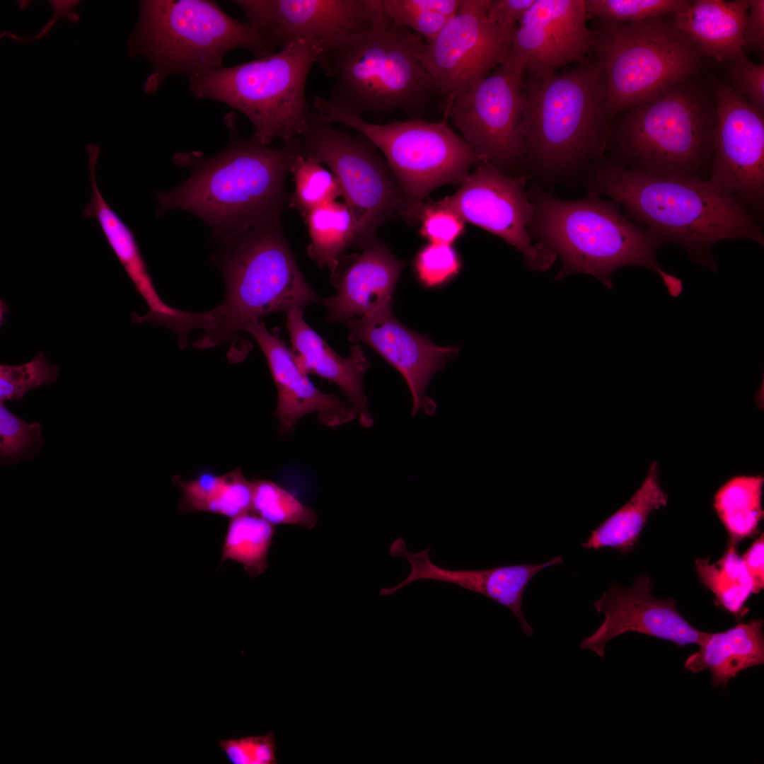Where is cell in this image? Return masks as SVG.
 <instances>
[{"label":"cell","mask_w":764,"mask_h":764,"mask_svg":"<svg viewBox=\"0 0 764 764\" xmlns=\"http://www.w3.org/2000/svg\"><path fill=\"white\" fill-rule=\"evenodd\" d=\"M173 482L181 492V512L206 511L232 519L252 511L253 482L241 468L220 475L204 472L189 480L177 475Z\"/></svg>","instance_id":"obj_29"},{"label":"cell","mask_w":764,"mask_h":764,"mask_svg":"<svg viewBox=\"0 0 764 764\" xmlns=\"http://www.w3.org/2000/svg\"><path fill=\"white\" fill-rule=\"evenodd\" d=\"M286 326L291 340V353L300 369L336 384L345 394L358 413L360 424L372 426L374 419L369 410L363 380L370 362L359 345L351 347L348 357L338 354L306 322L303 308L286 313Z\"/></svg>","instance_id":"obj_24"},{"label":"cell","mask_w":764,"mask_h":764,"mask_svg":"<svg viewBox=\"0 0 764 764\" xmlns=\"http://www.w3.org/2000/svg\"><path fill=\"white\" fill-rule=\"evenodd\" d=\"M490 0H463L435 38L417 53L441 95L448 100L487 76L504 59L514 31L487 16Z\"/></svg>","instance_id":"obj_14"},{"label":"cell","mask_w":764,"mask_h":764,"mask_svg":"<svg viewBox=\"0 0 764 764\" xmlns=\"http://www.w3.org/2000/svg\"><path fill=\"white\" fill-rule=\"evenodd\" d=\"M668 500L659 481L657 463L651 464L645 479L630 499L593 530L581 546L598 550L610 548L625 555L637 545L649 514Z\"/></svg>","instance_id":"obj_28"},{"label":"cell","mask_w":764,"mask_h":764,"mask_svg":"<svg viewBox=\"0 0 764 764\" xmlns=\"http://www.w3.org/2000/svg\"><path fill=\"white\" fill-rule=\"evenodd\" d=\"M753 582V593L764 586V534L762 533L741 557Z\"/></svg>","instance_id":"obj_46"},{"label":"cell","mask_w":764,"mask_h":764,"mask_svg":"<svg viewBox=\"0 0 764 764\" xmlns=\"http://www.w3.org/2000/svg\"><path fill=\"white\" fill-rule=\"evenodd\" d=\"M431 545L413 553L407 550L403 538L395 539L389 551L393 557H403L410 564L408 576L391 588H382L380 596L391 595L403 587L418 580H434L451 583L486 596L509 608L519 620L521 629L527 636H533V630L526 620L522 610L524 591L532 578L540 571L562 563L556 556L540 564H519L495 567L487 569H448L434 564L429 558Z\"/></svg>","instance_id":"obj_22"},{"label":"cell","mask_w":764,"mask_h":764,"mask_svg":"<svg viewBox=\"0 0 764 764\" xmlns=\"http://www.w3.org/2000/svg\"><path fill=\"white\" fill-rule=\"evenodd\" d=\"M749 0H697L672 22L708 57L728 61L743 52Z\"/></svg>","instance_id":"obj_26"},{"label":"cell","mask_w":764,"mask_h":764,"mask_svg":"<svg viewBox=\"0 0 764 764\" xmlns=\"http://www.w3.org/2000/svg\"><path fill=\"white\" fill-rule=\"evenodd\" d=\"M685 0H584L589 17L600 23L622 24L673 14L686 8Z\"/></svg>","instance_id":"obj_37"},{"label":"cell","mask_w":764,"mask_h":764,"mask_svg":"<svg viewBox=\"0 0 764 764\" xmlns=\"http://www.w3.org/2000/svg\"><path fill=\"white\" fill-rule=\"evenodd\" d=\"M274 526L253 511L230 519L222 546L221 562L231 560L243 565L250 577L267 569Z\"/></svg>","instance_id":"obj_33"},{"label":"cell","mask_w":764,"mask_h":764,"mask_svg":"<svg viewBox=\"0 0 764 764\" xmlns=\"http://www.w3.org/2000/svg\"><path fill=\"white\" fill-rule=\"evenodd\" d=\"M98 158L96 154L89 155L88 171L91 194L83 216L98 222L110 247L148 305V312L144 316L134 313L132 322L166 326L180 310L167 305L159 296L133 231L102 195L96 173Z\"/></svg>","instance_id":"obj_25"},{"label":"cell","mask_w":764,"mask_h":764,"mask_svg":"<svg viewBox=\"0 0 764 764\" xmlns=\"http://www.w3.org/2000/svg\"><path fill=\"white\" fill-rule=\"evenodd\" d=\"M313 107L323 120L357 130L382 152L402 190L406 209L423 202L441 185H461L470 169L482 160L450 128L446 115L437 122L412 119L378 125L338 109L321 97H315Z\"/></svg>","instance_id":"obj_11"},{"label":"cell","mask_w":764,"mask_h":764,"mask_svg":"<svg viewBox=\"0 0 764 764\" xmlns=\"http://www.w3.org/2000/svg\"><path fill=\"white\" fill-rule=\"evenodd\" d=\"M393 305L345 323L348 340L368 345L403 376L412 398V415H432L436 404L425 395L432 376L458 354L453 347H439L401 323Z\"/></svg>","instance_id":"obj_20"},{"label":"cell","mask_w":764,"mask_h":764,"mask_svg":"<svg viewBox=\"0 0 764 764\" xmlns=\"http://www.w3.org/2000/svg\"><path fill=\"white\" fill-rule=\"evenodd\" d=\"M521 97L523 174L532 183H572L605 157L612 122L591 52L572 68L523 81Z\"/></svg>","instance_id":"obj_3"},{"label":"cell","mask_w":764,"mask_h":764,"mask_svg":"<svg viewBox=\"0 0 764 764\" xmlns=\"http://www.w3.org/2000/svg\"><path fill=\"white\" fill-rule=\"evenodd\" d=\"M456 192L427 205L447 209L489 231L521 253L526 266L545 271L557 257L538 243H533L528 228L533 206L524 175H507L485 160L475 165Z\"/></svg>","instance_id":"obj_15"},{"label":"cell","mask_w":764,"mask_h":764,"mask_svg":"<svg viewBox=\"0 0 764 764\" xmlns=\"http://www.w3.org/2000/svg\"><path fill=\"white\" fill-rule=\"evenodd\" d=\"M736 546L729 543L723 556L714 563L710 564L707 557L698 558L695 564L700 580L720 606L739 617L745 615V603L753 593L752 580Z\"/></svg>","instance_id":"obj_32"},{"label":"cell","mask_w":764,"mask_h":764,"mask_svg":"<svg viewBox=\"0 0 764 764\" xmlns=\"http://www.w3.org/2000/svg\"><path fill=\"white\" fill-rule=\"evenodd\" d=\"M390 20L432 40L456 14L462 0H382Z\"/></svg>","instance_id":"obj_35"},{"label":"cell","mask_w":764,"mask_h":764,"mask_svg":"<svg viewBox=\"0 0 764 764\" xmlns=\"http://www.w3.org/2000/svg\"><path fill=\"white\" fill-rule=\"evenodd\" d=\"M535 0H490L487 16L493 23L515 29Z\"/></svg>","instance_id":"obj_44"},{"label":"cell","mask_w":764,"mask_h":764,"mask_svg":"<svg viewBox=\"0 0 764 764\" xmlns=\"http://www.w3.org/2000/svg\"><path fill=\"white\" fill-rule=\"evenodd\" d=\"M127 44L131 57L142 56L153 66L144 84L149 94L171 75L190 77L222 66L233 49L257 58L277 52L248 21L233 18L207 0L139 1L138 22Z\"/></svg>","instance_id":"obj_8"},{"label":"cell","mask_w":764,"mask_h":764,"mask_svg":"<svg viewBox=\"0 0 764 764\" xmlns=\"http://www.w3.org/2000/svg\"><path fill=\"white\" fill-rule=\"evenodd\" d=\"M59 371L42 352L20 365H0V403L20 401L28 391L55 383Z\"/></svg>","instance_id":"obj_39"},{"label":"cell","mask_w":764,"mask_h":764,"mask_svg":"<svg viewBox=\"0 0 764 764\" xmlns=\"http://www.w3.org/2000/svg\"><path fill=\"white\" fill-rule=\"evenodd\" d=\"M276 51L297 40L319 42L320 57L339 48L383 13L382 0H236ZM319 57V58H320Z\"/></svg>","instance_id":"obj_17"},{"label":"cell","mask_w":764,"mask_h":764,"mask_svg":"<svg viewBox=\"0 0 764 764\" xmlns=\"http://www.w3.org/2000/svg\"><path fill=\"white\" fill-rule=\"evenodd\" d=\"M424 42L384 11L343 45L318 59L317 64L333 81L326 100L360 117L398 110L422 112L436 95H441L417 59Z\"/></svg>","instance_id":"obj_6"},{"label":"cell","mask_w":764,"mask_h":764,"mask_svg":"<svg viewBox=\"0 0 764 764\" xmlns=\"http://www.w3.org/2000/svg\"><path fill=\"white\" fill-rule=\"evenodd\" d=\"M290 173L293 175L294 191L289 199V206L303 217L311 210L342 196L333 173L313 158L300 154L294 161Z\"/></svg>","instance_id":"obj_34"},{"label":"cell","mask_w":764,"mask_h":764,"mask_svg":"<svg viewBox=\"0 0 764 764\" xmlns=\"http://www.w3.org/2000/svg\"><path fill=\"white\" fill-rule=\"evenodd\" d=\"M405 265L379 241L360 255H345L330 276L337 292L323 301L328 320L345 323L393 305L394 289Z\"/></svg>","instance_id":"obj_23"},{"label":"cell","mask_w":764,"mask_h":764,"mask_svg":"<svg viewBox=\"0 0 764 764\" xmlns=\"http://www.w3.org/2000/svg\"><path fill=\"white\" fill-rule=\"evenodd\" d=\"M587 192L606 196L660 245L675 244L699 265L717 272L712 247L724 239L764 245L759 221L736 198L707 180L655 175L615 164L606 157L581 178Z\"/></svg>","instance_id":"obj_2"},{"label":"cell","mask_w":764,"mask_h":764,"mask_svg":"<svg viewBox=\"0 0 764 764\" xmlns=\"http://www.w3.org/2000/svg\"><path fill=\"white\" fill-rule=\"evenodd\" d=\"M591 53L604 79L608 119L696 74L702 53L664 16L632 23H600L591 30Z\"/></svg>","instance_id":"obj_10"},{"label":"cell","mask_w":764,"mask_h":764,"mask_svg":"<svg viewBox=\"0 0 764 764\" xmlns=\"http://www.w3.org/2000/svg\"><path fill=\"white\" fill-rule=\"evenodd\" d=\"M407 222H421L420 233L432 243L451 245L464 231L465 221L453 211L427 205L424 201L407 208Z\"/></svg>","instance_id":"obj_40"},{"label":"cell","mask_w":764,"mask_h":764,"mask_svg":"<svg viewBox=\"0 0 764 764\" xmlns=\"http://www.w3.org/2000/svg\"><path fill=\"white\" fill-rule=\"evenodd\" d=\"M301 154L325 164L335 175L356 227V247L378 242L377 228L407 207L402 190L378 149L362 134L351 135L323 120L313 108Z\"/></svg>","instance_id":"obj_12"},{"label":"cell","mask_w":764,"mask_h":764,"mask_svg":"<svg viewBox=\"0 0 764 764\" xmlns=\"http://www.w3.org/2000/svg\"><path fill=\"white\" fill-rule=\"evenodd\" d=\"M42 426L38 422L29 424L0 403V457L1 464L8 466L21 460L33 458L43 445Z\"/></svg>","instance_id":"obj_38"},{"label":"cell","mask_w":764,"mask_h":764,"mask_svg":"<svg viewBox=\"0 0 764 764\" xmlns=\"http://www.w3.org/2000/svg\"><path fill=\"white\" fill-rule=\"evenodd\" d=\"M763 627L761 619H752L724 632H707L684 668L693 673L708 669L712 687L725 688L741 671L764 663Z\"/></svg>","instance_id":"obj_27"},{"label":"cell","mask_w":764,"mask_h":764,"mask_svg":"<svg viewBox=\"0 0 764 764\" xmlns=\"http://www.w3.org/2000/svg\"><path fill=\"white\" fill-rule=\"evenodd\" d=\"M584 0H535L517 24L501 65L523 78L548 77L591 52Z\"/></svg>","instance_id":"obj_18"},{"label":"cell","mask_w":764,"mask_h":764,"mask_svg":"<svg viewBox=\"0 0 764 764\" xmlns=\"http://www.w3.org/2000/svg\"><path fill=\"white\" fill-rule=\"evenodd\" d=\"M253 482L252 511L271 524L299 525L313 528L316 512L277 483L259 479Z\"/></svg>","instance_id":"obj_36"},{"label":"cell","mask_w":764,"mask_h":764,"mask_svg":"<svg viewBox=\"0 0 764 764\" xmlns=\"http://www.w3.org/2000/svg\"><path fill=\"white\" fill-rule=\"evenodd\" d=\"M310 238L309 257L330 276L336 271L345 253L356 244L353 216L345 202L333 201L318 207L304 217Z\"/></svg>","instance_id":"obj_30"},{"label":"cell","mask_w":764,"mask_h":764,"mask_svg":"<svg viewBox=\"0 0 764 764\" xmlns=\"http://www.w3.org/2000/svg\"><path fill=\"white\" fill-rule=\"evenodd\" d=\"M652 586L647 574L637 576L628 588L611 584L594 603L596 611L604 614V620L581 641L580 648L603 658L606 644L629 632L671 641L679 647L698 645L707 632L695 628L680 614L673 598H655L651 592Z\"/></svg>","instance_id":"obj_19"},{"label":"cell","mask_w":764,"mask_h":764,"mask_svg":"<svg viewBox=\"0 0 764 764\" xmlns=\"http://www.w3.org/2000/svg\"><path fill=\"white\" fill-rule=\"evenodd\" d=\"M224 122L226 146L212 157L199 151L175 155V163L191 170L190 177L154 192L158 216L173 209L192 213L209 225L214 242L282 216L289 202L286 176L301 151V137L270 146L253 135L243 138L233 112Z\"/></svg>","instance_id":"obj_1"},{"label":"cell","mask_w":764,"mask_h":764,"mask_svg":"<svg viewBox=\"0 0 764 764\" xmlns=\"http://www.w3.org/2000/svg\"><path fill=\"white\" fill-rule=\"evenodd\" d=\"M460 267V258L451 245L431 243L419 251L415 260L417 276L427 287L445 284L458 274Z\"/></svg>","instance_id":"obj_41"},{"label":"cell","mask_w":764,"mask_h":764,"mask_svg":"<svg viewBox=\"0 0 764 764\" xmlns=\"http://www.w3.org/2000/svg\"><path fill=\"white\" fill-rule=\"evenodd\" d=\"M323 52L317 40H297L248 62L194 74L190 90L197 98L216 100L242 112L260 143L284 142L308 130L313 108L306 100V83Z\"/></svg>","instance_id":"obj_9"},{"label":"cell","mask_w":764,"mask_h":764,"mask_svg":"<svg viewBox=\"0 0 764 764\" xmlns=\"http://www.w3.org/2000/svg\"><path fill=\"white\" fill-rule=\"evenodd\" d=\"M522 88L523 78L500 64L444 109L478 155L510 175H523Z\"/></svg>","instance_id":"obj_13"},{"label":"cell","mask_w":764,"mask_h":764,"mask_svg":"<svg viewBox=\"0 0 764 764\" xmlns=\"http://www.w3.org/2000/svg\"><path fill=\"white\" fill-rule=\"evenodd\" d=\"M248 332L263 352L277 387L275 415L280 434H289L301 417L316 412L319 422L337 427L358 418L355 407L348 400L323 393L303 373L285 342L275 332H270L262 320L249 322Z\"/></svg>","instance_id":"obj_21"},{"label":"cell","mask_w":764,"mask_h":764,"mask_svg":"<svg viewBox=\"0 0 764 764\" xmlns=\"http://www.w3.org/2000/svg\"><path fill=\"white\" fill-rule=\"evenodd\" d=\"M528 195L533 206L528 233L560 259L557 280L587 274L611 289L613 274L635 265L652 271L666 286L671 283L673 275L657 262L658 240L630 221L616 202L590 192L577 199H562L535 183Z\"/></svg>","instance_id":"obj_5"},{"label":"cell","mask_w":764,"mask_h":764,"mask_svg":"<svg viewBox=\"0 0 764 764\" xmlns=\"http://www.w3.org/2000/svg\"><path fill=\"white\" fill-rule=\"evenodd\" d=\"M212 260L224 279L226 294L212 310L193 313V342L207 349L235 341L250 321L313 305L323 297L301 272L284 233L282 216L215 242Z\"/></svg>","instance_id":"obj_4"},{"label":"cell","mask_w":764,"mask_h":764,"mask_svg":"<svg viewBox=\"0 0 764 764\" xmlns=\"http://www.w3.org/2000/svg\"><path fill=\"white\" fill-rule=\"evenodd\" d=\"M743 47L759 51L764 47V1L749 0L743 35Z\"/></svg>","instance_id":"obj_45"},{"label":"cell","mask_w":764,"mask_h":764,"mask_svg":"<svg viewBox=\"0 0 764 764\" xmlns=\"http://www.w3.org/2000/svg\"><path fill=\"white\" fill-rule=\"evenodd\" d=\"M760 475H739L727 481L715 493L713 507L725 527L729 543L756 533L763 519Z\"/></svg>","instance_id":"obj_31"},{"label":"cell","mask_w":764,"mask_h":764,"mask_svg":"<svg viewBox=\"0 0 764 764\" xmlns=\"http://www.w3.org/2000/svg\"><path fill=\"white\" fill-rule=\"evenodd\" d=\"M729 74L734 88L759 111L764 110V64L750 61L743 52L728 61Z\"/></svg>","instance_id":"obj_43"},{"label":"cell","mask_w":764,"mask_h":764,"mask_svg":"<svg viewBox=\"0 0 764 764\" xmlns=\"http://www.w3.org/2000/svg\"><path fill=\"white\" fill-rule=\"evenodd\" d=\"M220 751L232 764H275L276 741L270 731L261 736H246L219 741Z\"/></svg>","instance_id":"obj_42"},{"label":"cell","mask_w":764,"mask_h":764,"mask_svg":"<svg viewBox=\"0 0 764 764\" xmlns=\"http://www.w3.org/2000/svg\"><path fill=\"white\" fill-rule=\"evenodd\" d=\"M716 129L707 182L760 222L764 209V117L732 86L714 88Z\"/></svg>","instance_id":"obj_16"},{"label":"cell","mask_w":764,"mask_h":764,"mask_svg":"<svg viewBox=\"0 0 764 764\" xmlns=\"http://www.w3.org/2000/svg\"><path fill=\"white\" fill-rule=\"evenodd\" d=\"M613 122L605 157L627 168L707 180L714 100L688 79L637 103Z\"/></svg>","instance_id":"obj_7"}]
</instances>
